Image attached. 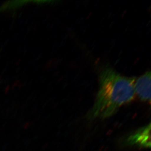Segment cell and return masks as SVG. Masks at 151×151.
<instances>
[{"mask_svg":"<svg viewBox=\"0 0 151 151\" xmlns=\"http://www.w3.org/2000/svg\"><path fill=\"white\" fill-rule=\"evenodd\" d=\"M136 78L117 73L110 66L101 70L99 87L93 108L88 114L91 119H105L115 114L122 106L134 99Z\"/></svg>","mask_w":151,"mask_h":151,"instance_id":"6da1fadb","label":"cell"},{"mask_svg":"<svg viewBox=\"0 0 151 151\" xmlns=\"http://www.w3.org/2000/svg\"><path fill=\"white\" fill-rule=\"evenodd\" d=\"M151 71H146L134 82L135 94L142 101H151Z\"/></svg>","mask_w":151,"mask_h":151,"instance_id":"7a4b0ae2","label":"cell"},{"mask_svg":"<svg viewBox=\"0 0 151 151\" xmlns=\"http://www.w3.org/2000/svg\"><path fill=\"white\" fill-rule=\"evenodd\" d=\"M130 144L144 147H150V124L138 130L128 139Z\"/></svg>","mask_w":151,"mask_h":151,"instance_id":"3957f363","label":"cell"}]
</instances>
